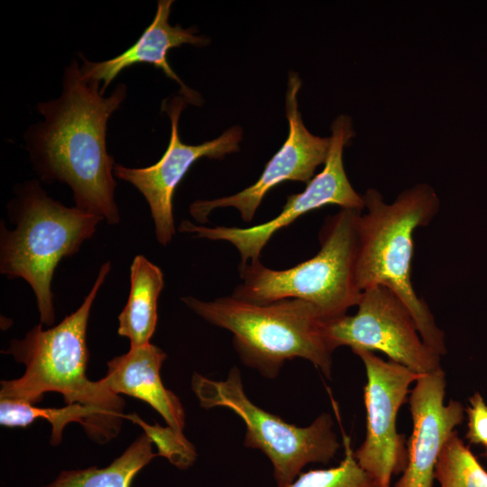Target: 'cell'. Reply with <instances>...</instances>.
<instances>
[{
    "label": "cell",
    "instance_id": "14",
    "mask_svg": "<svg viewBox=\"0 0 487 487\" xmlns=\"http://www.w3.org/2000/svg\"><path fill=\"white\" fill-rule=\"evenodd\" d=\"M173 1L159 0L156 14L150 25L142 32L138 40L121 54L104 61L93 62L80 55L83 64L82 75L87 79L102 82L100 88L104 94L110 83L124 69L139 63H149L161 69L170 78L180 87L182 96L188 103L199 106L201 97L198 93L188 88L169 64V51L183 44L203 47L208 43L204 36L195 35L194 28L184 29L179 24L172 26L169 17Z\"/></svg>",
    "mask_w": 487,
    "mask_h": 487
},
{
    "label": "cell",
    "instance_id": "6",
    "mask_svg": "<svg viewBox=\"0 0 487 487\" xmlns=\"http://www.w3.org/2000/svg\"><path fill=\"white\" fill-rule=\"evenodd\" d=\"M361 212L341 208L329 216L319 234L318 253L292 268L269 269L260 260L239 266L243 282L232 297L259 305L302 299L316 306L326 321L346 315L363 293L355 276L356 223Z\"/></svg>",
    "mask_w": 487,
    "mask_h": 487
},
{
    "label": "cell",
    "instance_id": "21",
    "mask_svg": "<svg viewBox=\"0 0 487 487\" xmlns=\"http://www.w3.org/2000/svg\"><path fill=\"white\" fill-rule=\"evenodd\" d=\"M124 418L139 425L144 434L155 443L158 455L167 458L170 463L179 469L190 467L196 458L197 452L194 446L185 437L182 431L171 427H161L158 423L147 424L135 413L124 415Z\"/></svg>",
    "mask_w": 487,
    "mask_h": 487
},
{
    "label": "cell",
    "instance_id": "19",
    "mask_svg": "<svg viewBox=\"0 0 487 487\" xmlns=\"http://www.w3.org/2000/svg\"><path fill=\"white\" fill-rule=\"evenodd\" d=\"M435 480L440 487H487V472L455 430L440 453Z\"/></svg>",
    "mask_w": 487,
    "mask_h": 487
},
{
    "label": "cell",
    "instance_id": "4",
    "mask_svg": "<svg viewBox=\"0 0 487 487\" xmlns=\"http://www.w3.org/2000/svg\"><path fill=\"white\" fill-rule=\"evenodd\" d=\"M181 299L207 322L232 332L241 360L262 375L273 378L286 361L299 357L331 378L335 350L326 335V321L312 303L286 299L259 305L232 296Z\"/></svg>",
    "mask_w": 487,
    "mask_h": 487
},
{
    "label": "cell",
    "instance_id": "8",
    "mask_svg": "<svg viewBox=\"0 0 487 487\" xmlns=\"http://www.w3.org/2000/svg\"><path fill=\"white\" fill-rule=\"evenodd\" d=\"M330 129V148L324 169L312 178L304 191L289 196L282 211L273 219L248 228L206 227L184 220L179 230L199 238L231 243L240 253L239 266H242L260 260L262 250L277 231L309 211L327 205L363 211V198L351 185L343 162L344 149L355 133L351 117L347 115H338Z\"/></svg>",
    "mask_w": 487,
    "mask_h": 487
},
{
    "label": "cell",
    "instance_id": "3",
    "mask_svg": "<svg viewBox=\"0 0 487 487\" xmlns=\"http://www.w3.org/2000/svg\"><path fill=\"white\" fill-rule=\"evenodd\" d=\"M111 269L104 263L80 307L57 326L43 330L39 324L23 339H13L4 353L25 365L18 379L2 381L0 399L34 405L45 392L62 394L66 404L79 403L97 409L121 425L124 400L108 391L101 381L86 376L88 350L87 326L92 304Z\"/></svg>",
    "mask_w": 487,
    "mask_h": 487
},
{
    "label": "cell",
    "instance_id": "20",
    "mask_svg": "<svg viewBox=\"0 0 487 487\" xmlns=\"http://www.w3.org/2000/svg\"><path fill=\"white\" fill-rule=\"evenodd\" d=\"M345 456L337 466L300 473L291 482L277 487H375L370 475L359 465L351 439L343 433Z\"/></svg>",
    "mask_w": 487,
    "mask_h": 487
},
{
    "label": "cell",
    "instance_id": "17",
    "mask_svg": "<svg viewBox=\"0 0 487 487\" xmlns=\"http://www.w3.org/2000/svg\"><path fill=\"white\" fill-rule=\"evenodd\" d=\"M130 293L118 316V335L131 346L150 343L157 325L158 298L164 286L161 270L143 255H136L130 268Z\"/></svg>",
    "mask_w": 487,
    "mask_h": 487
},
{
    "label": "cell",
    "instance_id": "22",
    "mask_svg": "<svg viewBox=\"0 0 487 487\" xmlns=\"http://www.w3.org/2000/svg\"><path fill=\"white\" fill-rule=\"evenodd\" d=\"M466 438L472 444L484 445L487 447V404L479 392L469 399Z\"/></svg>",
    "mask_w": 487,
    "mask_h": 487
},
{
    "label": "cell",
    "instance_id": "12",
    "mask_svg": "<svg viewBox=\"0 0 487 487\" xmlns=\"http://www.w3.org/2000/svg\"><path fill=\"white\" fill-rule=\"evenodd\" d=\"M301 80L290 72L286 93V115L289 136L280 149L267 162L258 180L245 189L221 198L200 199L189 207L191 216L200 223L208 220L210 213L219 207H234L245 222L253 220L265 195L275 186L286 180L308 183L316 169L325 164L330 148L329 137L312 134L304 125L299 111L297 95Z\"/></svg>",
    "mask_w": 487,
    "mask_h": 487
},
{
    "label": "cell",
    "instance_id": "10",
    "mask_svg": "<svg viewBox=\"0 0 487 487\" xmlns=\"http://www.w3.org/2000/svg\"><path fill=\"white\" fill-rule=\"evenodd\" d=\"M352 351L361 358L366 372V434L354 457L375 487H391L392 476L403 473L408 461L405 436L397 430L398 412L409 385L420 375L400 363L382 360L372 351Z\"/></svg>",
    "mask_w": 487,
    "mask_h": 487
},
{
    "label": "cell",
    "instance_id": "16",
    "mask_svg": "<svg viewBox=\"0 0 487 487\" xmlns=\"http://www.w3.org/2000/svg\"><path fill=\"white\" fill-rule=\"evenodd\" d=\"M37 418L46 419L51 425L52 446L60 443L63 428L70 422L79 423L89 437L99 443H106L115 436L121 426L97 409L79 403L66 404L62 408H39L19 401L0 400L2 426L25 427Z\"/></svg>",
    "mask_w": 487,
    "mask_h": 487
},
{
    "label": "cell",
    "instance_id": "9",
    "mask_svg": "<svg viewBox=\"0 0 487 487\" xmlns=\"http://www.w3.org/2000/svg\"><path fill=\"white\" fill-rule=\"evenodd\" d=\"M357 308L354 315L326 322V335L334 350L345 345L379 351L419 375L441 368V356L424 343L411 313L388 288L363 290Z\"/></svg>",
    "mask_w": 487,
    "mask_h": 487
},
{
    "label": "cell",
    "instance_id": "11",
    "mask_svg": "<svg viewBox=\"0 0 487 487\" xmlns=\"http://www.w3.org/2000/svg\"><path fill=\"white\" fill-rule=\"evenodd\" d=\"M187 100L175 96L162 101L161 109L170 119L171 133L168 147L161 158L145 168H128L115 164L114 174L134 186L146 199L154 222L156 239L167 245L175 234L172 201L174 192L200 158L223 159L237 152L243 138L240 126H233L219 137L198 145L183 143L179 133V121Z\"/></svg>",
    "mask_w": 487,
    "mask_h": 487
},
{
    "label": "cell",
    "instance_id": "18",
    "mask_svg": "<svg viewBox=\"0 0 487 487\" xmlns=\"http://www.w3.org/2000/svg\"><path fill=\"white\" fill-rule=\"evenodd\" d=\"M152 445L145 434L141 435L108 466L65 470L42 487H130L138 472L158 455Z\"/></svg>",
    "mask_w": 487,
    "mask_h": 487
},
{
    "label": "cell",
    "instance_id": "15",
    "mask_svg": "<svg viewBox=\"0 0 487 487\" xmlns=\"http://www.w3.org/2000/svg\"><path fill=\"white\" fill-rule=\"evenodd\" d=\"M166 354L150 343L131 346L129 352L107 362L101 382L111 392L126 394L151 405L178 431L185 427V412L179 398L166 389L160 376Z\"/></svg>",
    "mask_w": 487,
    "mask_h": 487
},
{
    "label": "cell",
    "instance_id": "2",
    "mask_svg": "<svg viewBox=\"0 0 487 487\" xmlns=\"http://www.w3.org/2000/svg\"><path fill=\"white\" fill-rule=\"evenodd\" d=\"M363 198L366 212L359 214L356 223L359 289L363 292L384 286L391 290L411 313L424 343L440 356L445 355V333L411 281L413 234L437 214V194L430 185L419 183L401 191L391 203H386L376 188L367 189Z\"/></svg>",
    "mask_w": 487,
    "mask_h": 487
},
{
    "label": "cell",
    "instance_id": "7",
    "mask_svg": "<svg viewBox=\"0 0 487 487\" xmlns=\"http://www.w3.org/2000/svg\"><path fill=\"white\" fill-rule=\"evenodd\" d=\"M191 388L204 409L225 407L240 417L246 426L244 446L261 450L269 458L278 486L291 482L310 463L328 464L341 446L328 413H322L308 427L289 424L248 399L236 367L224 381L194 373Z\"/></svg>",
    "mask_w": 487,
    "mask_h": 487
},
{
    "label": "cell",
    "instance_id": "5",
    "mask_svg": "<svg viewBox=\"0 0 487 487\" xmlns=\"http://www.w3.org/2000/svg\"><path fill=\"white\" fill-rule=\"evenodd\" d=\"M8 210L16 226L10 231L1 223L0 271L8 279L28 282L36 296L41 324L51 326L54 271L63 258L78 251L104 219L54 200L36 180L17 187Z\"/></svg>",
    "mask_w": 487,
    "mask_h": 487
},
{
    "label": "cell",
    "instance_id": "1",
    "mask_svg": "<svg viewBox=\"0 0 487 487\" xmlns=\"http://www.w3.org/2000/svg\"><path fill=\"white\" fill-rule=\"evenodd\" d=\"M99 86L100 82L85 78L78 62L72 60L64 70L60 96L37 105L43 121L32 125L24 139L41 179L67 184L77 207L114 225L120 215L106 128L127 90L121 83L104 96Z\"/></svg>",
    "mask_w": 487,
    "mask_h": 487
},
{
    "label": "cell",
    "instance_id": "13",
    "mask_svg": "<svg viewBox=\"0 0 487 487\" xmlns=\"http://www.w3.org/2000/svg\"><path fill=\"white\" fill-rule=\"evenodd\" d=\"M446 380L442 368L422 374L409 399L413 429L408 461L394 487H433L435 469L444 445L464 418L462 403L445 404Z\"/></svg>",
    "mask_w": 487,
    "mask_h": 487
}]
</instances>
